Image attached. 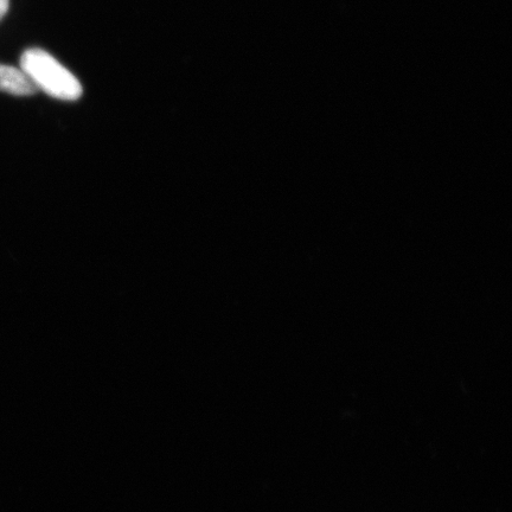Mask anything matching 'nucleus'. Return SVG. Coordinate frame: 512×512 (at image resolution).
<instances>
[{
	"label": "nucleus",
	"instance_id": "f257e3e1",
	"mask_svg": "<svg viewBox=\"0 0 512 512\" xmlns=\"http://www.w3.org/2000/svg\"><path fill=\"white\" fill-rule=\"evenodd\" d=\"M21 69L37 91L51 98L76 101L82 96L80 81L59 61L42 49H28L21 57Z\"/></svg>",
	"mask_w": 512,
	"mask_h": 512
},
{
	"label": "nucleus",
	"instance_id": "f03ea898",
	"mask_svg": "<svg viewBox=\"0 0 512 512\" xmlns=\"http://www.w3.org/2000/svg\"><path fill=\"white\" fill-rule=\"evenodd\" d=\"M0 92L30 96L34 95L37 89L21 68L0 64Z\"/></svg>",
	"mask_w": 512,
	"mask_h": 512
},
{
	"label": "nucleus",
	"instance_id": "7ed1b4c3",
	"mask_svg": "<svg viewBox=\"0 0 512 512\" xmlns=\"http://www.w3.org/2000/svg\"><path fill=\"white\" fill-rule=\"evenodd\" d=\"M9 11V0H0V21L3 17L8 14Z\"/></svg>",
	"mask_w": 512,
	"mask_h": 512
}]
</instances>
